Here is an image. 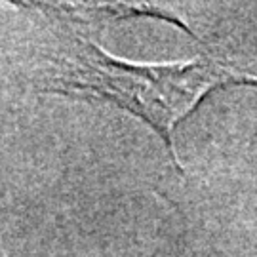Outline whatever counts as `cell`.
Instances as JSON below:
<instances>
[{
    "instance_id": "7a4b0ae2",
    "label": "cell",
    "mask_w": 257,
    "mask_h": 257,
    "mask_svg": "<svg viewBox=\"0 0 257 257\" xmlns=\"http://www.w3.org/2000/svg\"><path fill=\"white\" fill-rule=\"evenodd\" d=\"M0 257H6L4 255V251H2V248H0Z\"/></svg>"
},
{
    "instance_id": "6da1fadb",
    "label": "cell",
    "mask_w": 257,
    "mask_h": 257,
    "mask_svg": "<svg viewBox=\"0 0 257 257\" xmlns=\"http://www.w3.org/2000/svg\"><path fill=\"white\" fill-rule=\"evenodd\" d=\"M35 82L46 93L99 97L130 110L164 139L175 164V124L206 93L230 82L257 86L255 78L234 73L210 57L175 65L128 63L110 57L99 46L73 33L59 35L54 44L42 48Z\"/></svg>"
}]
</instances>
